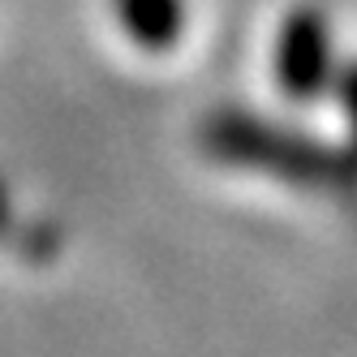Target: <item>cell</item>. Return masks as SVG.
Wrapping results in <instances>:
<instances>
[{
    "label": "cell",
    "mask_w": 357,
    "mask_h": 357,
    "mask_svg": "<svg viewBox=\"0 0 357 357\" xmlns=\"http://www.w3.org/2000/svg\"><path fill=\"white\" fill-rule=\"evenodd\" d=\"M198 146L228 168L275 176L284 185L327 190V194L357 190V146L323 142L314 134L293 130V125H280L241 108L211 112L198 125Z\"/></svg>",
    "instance_id": "obj_1"
},
{
    "label": "cell",
    "mask_w": 357,
    "mask_h": 357,
    "mask_svg": "<svg viewBox=\"0 0 357 357\" xmlns=\"http://www.w3.org/2000/svg\"><path fill=\"white\" fill-rule=\"evenodd\" d=\"M271 69L275 86L297 104H314V99L331 86L336 65H331V31L327 17L314 5H297L275 31L271 47Z\"/></svg>",
    "instance_id": "obj_2"
},
{
    "label": "cell",
    "mask_w": 357,
    "mask_h": 357,
    "mask_svg": "<svg viewBox=\"0 0 357 357\" xmlns=\"http://www.w3.org/2000/svg\"><path fill=\"white\" fill-rule=\"evenodd\" d=\"M121 31L146 52H172L185 35V0H112Z\"/></svg>",
    "instance_id": "obj_3"
},
{
    "label": "cell",
    "mask_w": 357,
    "mask_h": 357,
    "mask_svg": "<svg viewBox=\"0 0 357 357\" xmlns=\"http://www.w3.org/2000/svg\"><path fill=\"white\" fill-rule=\"evenodd\" d=\"M336 99H340V112H344V121H349V130H353V146H357V61H349L336 78Z\"/></svg>",
    "instance_id": "obj_4"
},
{
    "label": "cell",
    "mask_w": 357,
    "mask_h": 357,
    "mask_svg": "<svg viewBox=\"0 0 357 357\" xmlns=\"http://www.w3.org/2000/svg\"><path fill=\"white\" fill-rule=\"evenodd\" d=\"M0 241L17 245L22 254H39V250H43V245L35 241V233L17 228V220H13V211H9V198H5V185H0Z\"/></svg>",
    "instance_id": "obj_5"
}]
</instances>
